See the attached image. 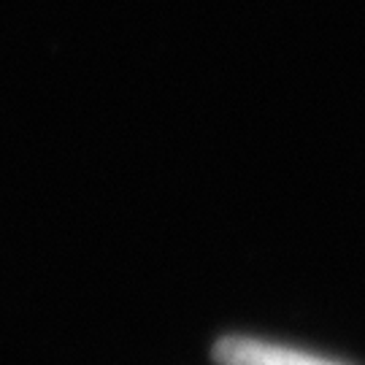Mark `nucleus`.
Wrapping results in <instances>:
<instances>
[{
	"label": "nucleus",
	"mask_w": 365,
	"mask_h": 365,
	"mask_svg": "<svg viewBox=\"0 0 365 365\" xmlns=\"http://www.w3.org/2000/svg\"><path fill=\"white\" fill-rule=\"evenodd\" d=\"M214 360L220 365H341L317 354H306L289 346H276V344H265V341L241 339V336H230L222 339L214 346Z\"/></svg>",
	"instance_id": "1"
}]
</instances>
